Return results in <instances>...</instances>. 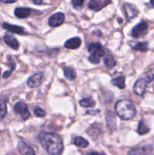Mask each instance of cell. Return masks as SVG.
Instances as JSON below:
<instances>
[{
    "label": "cell",
    "instance_id": "7402d4cb",
    "mask_svg": "<svg viewBox=\"0 0 154 155\" xmlns=\"http://www.w3.org/2000/svg\"><path fill=\"white\" fill-rule=\"evenodd\" d=\"M7 114V101L5 99L0 100V120L5 117Z\"/></svg>",
    "mask_w": 154,
    "mask_h": 155
},
{
    "label": "cell",
    "instance_id": "d6a6232c",
    "mask_svg": "<svg viewBox=\"0 0 154 155\" xmlns=\"http://www.w3.org/2000/svg\"><path fill=\"white\" fill-rule=\"evenodd\" d=\"M118 22H119V23H122V18H119V19H118Z\"/></svg>",
    "mask_w": 154,
    "mask_h": 155
},
{
    "label": "cell",
    "instance_id": "7c38bea8",
    "mask_svg": "<svg viewBox=\"0 0 154 155\" xmlns=\"http://www.w3.org/2000/svg\"><path fill=\"white\" fill-rule=\"evenodd\" d=\"M124 9H125V13L127 17L128 21L134 18L137 15V10L133 5L125 3L124 5Z\"/></svg>",
    "mask_w": 154,
    "mask_h": 155
},
{
    "label": "cell",
    "instance_id": "44dd1931",
    "mask_svg": "<svg viewBox=\"0 0 154 155\" xmlns=\"http://www.w3.org/2000/svg\"><path fill=\"white\" fill-rule=\"evenodd\" d=\"M104 64L108 68H113L116 65V61L111 54H107L104 58Z\"/></svg>",
    "mask_w": 154,
    "mask_h": 155
},
{
    "label": "cell",
    "instance_id": "f546056e",
    "mask_svg": "<svg viewBox=\"0 0 154 155\" xmlns=\"http://www.w3.org/2000/svg\"><path fill=\"white\" fill-rule=\"evenodd\" d=\"M33 2L36 5H40L42 3V0H33Z\"/></svg>",
    "mask_w": 154,
    "mask_h": 155
},
{
    "label": "cell",
    "instance_id": "e575fe53",
    "mask_svg": "<svg viewBox=\"0 0 154 155\" xmlns=\"http://www.w3.org/2000/svg\"><path fill=\"white\" fill-rule=\"evenodd\" d=\"M153 89H154V86H153Z\"/></svg>",
    "mask_w": 154,
    "mask_h": 155
},
{
    "label": "cell",
    "instance_id": "ac0fdd59",
    "mask_svg": "<svg viewBox=\"0 0 154 155\" xmlns=\"http://www.w3.org/2000/svg\"><path fill=\"white\" fill-rule=\"evenodd\" d=\"M63 73H64V76L66 77V78H67L69 80H74L76 77V74H75V71L69 67H65L63 68Z\"/></svg>",
    "mask_w": 154,
    "mask_h": 155
},
{
    "label": "cell",
    "instance_id": "4dcf8cb0",
    "mask_svg": "<svg viewBox=\"0 0 154 155\" xmlns=\"http://www.w3.org/2000/svg\"><path fill=\"white\" fill-rule=\"evenodd\" d=\"M88 155H104V154H101V153H98V152H91Z\"/></svg>",
    "mask_w": 154,
    "mask_h": 155
},
{
    "label": "cell",
    "instance_id": "d4e9b609",
    "mask_svg": "<svg viewBox=\"0 0 154 155\" xmlns=\"http://www.w3.org/2000/svg\"><path fill=\"white\" fill-rule=\"evenodd\" d=\"M10 67H11V70L5 71V72L4 74H3V78H5V79L8 78V77H10L12 71H14V70L15 69V63H14V61L11 60L10 61Z\"/></svg>",
    "mask_w": 154,
    "mask_h": 155
},
{
    "label": "cell",
    "instance_id": "277c9868",
    "mask_svg": "<svg viewBox=\"0 0 154 155\" xmlns=\"http://www.w3.org/2000/svg\"><path fill=\"white\" fill-rule=\"evenodd\" d=\"M14 110L17 114H20L23 120H27L30 117V113L27 108V105L26 103L23 101H19L16 103L14 107Z\"/></svg>",
    "mask_w": 154,
    "mask_h": 155
},
{
    "label": "cell",
    "instance_id": "6da1fadb",
    "mask_svg": "<svg viewBox=\"0 0 154 155\" xmlns=\"http://www.w3.org/2000/svg\"><path fill=\"white\" fill-rule=\"evenodd\" d=\"M40 142L49 155H60L63 149L61 137L54 133H43L39 136Z\"/></svg>",
    "mask_w": 154,
    "mask_h": 155
},
{
    "label": "cell",
    "instance_id": "484cf974",
    "mask_svg": "<svg viewBox=\"0 0 154 155\" xmlns=\"http://www.w3.org/2000/svg\"><path fill=\"white\" fill-rule=\"evenodd\" d=\"M34 113L36 117H45L46 115V112L40 107H36L34 110Z\"/></svg>",
    "mask_w": 154,
    "mask_h": 155
},
{
    "label": "cell",
    "instance_id": "9c48e42d",
    "mask_svg": "<svg viewBox=\"0 0 154 155\" xmlns=\"http://www.w3.org/2000/svg\"><path fill=\"white\" fill-rule=\"evenodd\" d=\"M42 78H43V74L42 73H37L30 77V78H29L28 81H27V85L30 88L38 87L42 83Z\"/></svg>",
    "mask_w": 154,
    "mask_h": 155
},
{
    "label": "cell",
    "instance_id": "8fae6325",
    "mask_svg": "<svg viewBox=\"0 0 154 155\" xmlns=\"http://www.w3.org/2000/svg\"><path fill=\"white\" fill-rule=\"evenodd\" d=\"M18 149L22 155H36L33 148L23 141H20L18 142Z\"/></svg>",
    "mask_w": 154,
    "mask_h": 155
},
{
    "label": "cell",
    "instance_id": "d6986e66",
    "mask_svg": "<svg viewBox=\"0 0 154 155\" xmlns=\"http://www.w3.org/2000/svg\"><path fill=\"white\" fill-rule=\"evenodd\" d=\"M74 145H76L77 147H79V148H84L88 146L89 143L85 139L78 136V137H75V139H74Z\"/></svg>",
    "mask_w": 154,
    "mask_h": 155
},
{
    "label": "cell",
    "instance_id": "5bb4252c",
    "mask_svg": "<svg viewBox=\"0 0 154 155\" xmlns=\"http://www.w3.org/2000/svg\"><path fill=\"white\" fill-rule=\"evenodd\" d=\"M81 39L79 37H74L72 39H69L65 42L64 46L66 48H69V49H75V48H79V46L81 45Z\"/></svg>",
    "mask_w": 154,
    "mask_h": 155
},
{
    "label": "cell",
    "instance_id": "e0dca14e",
    "mask_svg": "<svg viewBox=\"0 0 154 155\" xmlns=\"http://www.w3.org/2000/svg\"><path fill=\"white\" fill-rule=\"evenodd\" d=\"M125 78L123 76H119V77L113 79V80H111V83L113 86H117L118 88H119V89H125Z\"/></svg>",
    "mask_w": 154,
    "mask_h": 155
},
{
    "label": "cell",
    "instance_id": "30bf717a",
    "mask_svg": "<svg viewBox=\"0 0 154 155\" xmlns=\"http://www.w3.org/2000/svg\"><path fill=\"white\" fill-rule=\"evenodd\" d=\"M110 2V0H90L88 3V8L94 11H99L104 7H105L107 4Z\"/></svg>",
    "mask_w": 154,
    "mask_h": 155
},
{
    "label": "cell",
    "instance_id": "603a6c76",
    "mask_svg": "<svg viewBox=\"0 0 154 155\" xmlns=\"http://www.w3.org/2000/svg\"><path fill=\"white\" fill-rule=\"evenodd\" d=\"M132 48L134 50H137V51H146L148 49V43L146 42H137L135 45H133Z\"/></svg>",
    "mask_w": 154,
    "mask_h": 155
},
{
    "label": "cell",
    "instance_id": "8992f818",
    "mask_svg": "<svg viewBox=\"0 0 154 155\" xmlns=\"http://www.w3.org/2000/svg\"><path fill=\"white\" fill-rule=\"evenodd\" d=\"M152 150L151 145H144V146L136 147L131 148L128 152V155H149Z\"/></svg>",
    "mask_w": 154,
    "mask_h": 155
},
{
    "label": "cell",
    "instance_id": "ffe728a7",
    "mask_svg": "<svg viewBox=\"0 0 154 155\" xmlns=\"http://www.w3.org/2000/svg\"><path fill=\"white\" fill-rule=\"evenodd\" d=\"M79 104L83 107H94L95 105V101H94L93 98L89 97V98L80 100Z\"/></svg>",
    "mask_w": 154,
    "mask_h": 155
},
{
    "label": "cell",
    "instance_id": "83f0119b",
    "mask_svg": "<svg viewBox=\"0 0 154 155\" xmlns=\"http://www.w3.org/2000/svg\"><path fill=\"white\" fill-rule=\"evenodd\" d=\"M84 0H72V3L74 7H80L82 5Z\"/></svg>",
    "mask_w": 154,
    "mask_h": 155
},
{
    "label": "cell",
    "instance_id": "9a60e30c",
    "mask_svg": "<svg viewBox=\"0 0 154 155\" xmlns=\"http://www.w3.org/2000/svg\"><path fill=\"white\" fill-rule=\"evenodd\" d=\"M31 9L28 8H18L14 10V15L18 18H26L31 15Z\"/></svg>",
    "mask_w": 154,
    "mask_h": 155
},
{
    "label": "cell",
    "instance_id": "7a4b0ae2",
    "mask_svg": "<svg viewBox=\"0 0 154 155\" xmlns=\"http://www.w3.org/2000/svg\"><path fill=\"white\" fill-rule=\"evenodd\" d=\"M115 110L118 116L122 120L132 119L136 114L134 104L127 99L118 101L115 104Z\"/></svg>",
    "mask_w": 154,
    "mask_h": 155
},
{
    "label": "cell",
    "instance_id": "cb8c5ba5",
    "mask_svg": "<svg viewBox=\"0 0 154 155\" xmlns=\"http://www.w3.org/2000/svg\"><path fill=\"white\" fill-rule=\"evenodd\" d=\"M149 131V128H148V127L145 125L143 121H140L138 124V127H137V133L140 135H143L147 133Z\"/></svg>",
    "mask_w": 154,
    "mask_h": 155
},
{
    "label": "cell",
    "instance_id": "2e32d148",
    "mask_svg": "<svg viewBox=\"0 0 154 155\" xmlns=\"http://www.w3.org/2000/svg\"><path fill=\"white\" fill-rule=\"evenodd\" d=\"M4 40L5 42L8 46H10L11 48H13V49H18V47H19V42H18L17 39H15L13 36L6 34L5 36H4Z\"/></svg>",
    "mask_w": 154,
    "mask_h": 155
},
{
    "label": "cell",
    "instance_id": "1f68e13d",
    "mask_svg": "<svg viewBox=\"0 0 154 155\" xmlns=\"http://www.w3.org/2000/svg\"><path fill=\"white\" fill-rule=\"evenodd\" d=\"M150 3L152 4V5L154 7V0H150Z\"/></svg>",
    "mask_w": 154,
    "mask_h": 155
},
{
    "label": "cell",
    "instance_id": "f1b7e54d",
    "mask_svg": "<svg viewBox=\"0 0 154 155\" xmlns=\"http://www.w3.org/2000/svg\"><path fill=\"white\" fill-rule=\"evenodd\" d=\"M3 3H14L16 2V0H0Z\"/></svg>",
    "mask_w": 154,
    "mask_h": 155
},
{
    "label": "cell",
    "instance_id": "4fadbf2b",
    "mask_svg": "<svg viewBox=\"0 0 154 155\" xmlns=\"http://www.w3.org/2000/svg\"><path fill=\"white\" fill-rule=\"evenodd\" d=\"M2 27L3 28H5V30L11 32V33H17V34L23 35L26 33L25 31H24V29L23 28V27H19V26L17 25H12V24H8V23H4Z\"/></svg>",
    "mask_w": 154,
    "mask_h": 155
},
{
    "label": "cell",
    "instance_id": "3957f363",
    "mask_svg": "<svg viewBox=\"0 0 154 155\" xmlns=\"http://www.w3.org/2000/svg\"><path fill=\"white\" fill-rule=\"evenodd\" d=\"M88 50L91 53L88 58L89 61L95 64H99L101 61L100 58L104 55V49L102 45L98 42H92L88 45Z\"/></svg>",
    "mask_w": 154,
    "mask_h": 155
},
{
    "label": "cell",
    "instance_id": "52a82bcc",
    "mask_svg": "<svg viewBox=\"0 0 154 155\" xmlns=\"http://www.w3.org/2000/svg\"><path fill=\"white\" fill-rule=\"evenodd\" d=\"M64 15L63 13H61V12H58V13L54 14V15H51L50 17L49 20H48V24L52 27H58V26L61 25L63 24V21H64Z\"/></svg>",
    "mask_w": 154,
    "mask_h": 155
},
{
    "label": "cell",
    "instance_id": "4316f807",
    "mask_svg": "<svg viewBox=\"0 0 154 155\" xmlns=\"http://www.w3.org/2000/svg\"><path fill=\"white\" fill-rule=\"evenodd\" d=\"M153 80H154V71H149V72L148 73V74H146V75L145 76L144 80L146 82V83H150V82H152Z\"/></svg>",
    "mask_w": 154,
    "mask_h": 155
},
{
    "label": "cell",
    "instance_id": "5b68a950",
    "mask_svg": "<svg viewBox=\"0 0 154 155\" xmlns=\"http://www.w3.org/2000/svg\"><path fill=\"white\" fill-rule=\"evenodd\" d=\"M148 30V25L146 22H140L136 25L131 31V36L134 38H139L144 36Z\"/></svg>",
    "mask_w": 154,
    "mask_h": 155
},
{
    "label": "cell",
    "instance_id": "836d02e7",
    "mask_svg": "<svg viewBox=\"0 0 154 155\" xmlns=\"http://www.w3.org/2000/svg\"><path fill=\"white\" fill-rule=\"evenodd\" d=\"M0 74H1V70H0Z\"/></svg>",
    "mask_w": 154,
    "mask_h": 155
},
{
    "label": "cell",
    "instance_id": "ba28073f",
    "mask_svg": "<svg viewBox=\"0 0 154 155\" xmlns=\"http://www.w3.org/2000/svg\"><path fill=\"white\" fill-rule=\"evenodd\" d=\"M146 88V82L145 81L144 79H139L134 83L133 86V89L136 95L139 96H143V94L145 93Z\"/></svg>",
    "mask_w": 154,
    "mask_h": 155
}]
</instances>
